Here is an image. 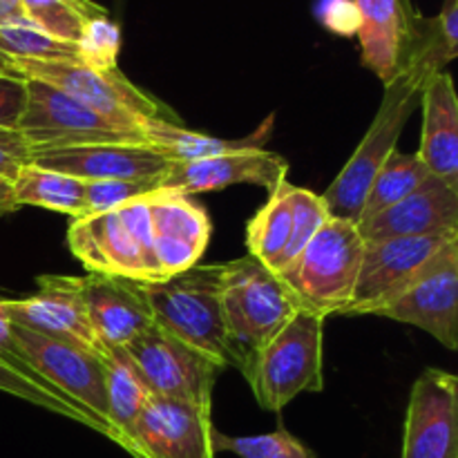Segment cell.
Returning <instances> with one entry per match:
<instances>
[{"instance_id": "obj_8", "label": "cell", "mask_w": 458, "mask_h": 458, "mask_svg": "<svg viewBox=\"0 0 458 458\" xmlns=\"http://www.w3.org/2000/svg\"><path fill=\"white\" fill-rule=\"evenodd\" d=\"M13 65L22 79L45 81L123 125L141 128L148 119L182 123L174 110L143 92L119 67L94 70L79 61H13Z\"/></svg>"}, {"instance_id": "obj_12", "label": "cell", "mask_w": 458, "mask_h": 458, "mask_svg": "<svg viewBox=\"0 0 458 458\" xmlns=\"http://www.w3.org/2000/svg\"><path fill=\"white\" fill-rule=\"evenodd\" d=\"M213 410L152 394L132 429V458H215Z\"/></svg>"}, {"instance_id": "obj_15", "label": "cell", "mask_w": 458, "mask_h": 458, "mask_svg": "<svg viewBox=\"0 0 458 458\" xmlns=\"http://www.w3.org/2000/svg\"><path fill=\"white\" fill-rule=\"evenodd\" d=\"M36 282L38 291L34 295L21 300H0V307L9 320L38 334L74 340L94 352H106L89 322L81 277L40 276Z\"/></svg>"}, {"instance_id": "obj_14", "label": "cell", "mask_w": 458, "mask_h": 458, "mask_svg": "<svg viewBox=\"0 0 458 458\" xmlns=\"http://www.w3.org/2000/svg\"><path fill=\"white\" fill-rule=\"evenodd\" d=\"M378 318L419 327L458 352V237Z\"/></svg>"}, {"instance_id": "obj_27", "label": "cell", "mask_w": 458, "mask_h": 458, "mask_svg": "<svg viewBox=\"0 0 458 458\" xmlns=\"http://www.w3.org/2000/svg\"><path fill=\"white\" fill-rule=\"evenodd\" d=\"M454 58H458V0H447L443 12L434 18L414 13L410 18L403 67L414 65L432 76L445 70Z\"/></svg>"}, {"instance_id": "obj_42", "label": "cell", "mask_w": 458, "mask_h": 458, "mask_svg": "<svg viewBox=\"0 0 458 458\" xmlns=\"http://www.w3.org/2000/svg\"><path fill=\"white\" fill-rule=\"evenodd\" d=\"M0 76H16V79H22V76L16 72L13 58L4 56L3 52H0Z\"/></svg>"}, {"instance_id": "obj_6", "label": "cell", "mask_w": 458, "mask_h": 458, "mask_svg": "<svg viewBox=\"0 0 458 458\" xmlns=\"http://www.w3.org/2000/svg\"><path fill=\"white\" fill-rule=\"evenodd\" d=\"M325 320L318 313L302 311L258 353L244 378L259 407L284 410L300 394L325 389L322 378V340Z\"/></svg>"}, {"instance_id": "obj_4", "label": "cell", "mask_w": 458, "mask_h": 458, "mask_svg": "<svg viewBox=\"0 0 458 458\" xmlns=\"http://www.w3.org/2000/svg\"><path fill=\"white\" fill-rule=\"evenodd\" d=\"M67 244L89 273L152 284L168 280L155 255L146 195L114 210L74 217Z\"/></svg>"}, {"instance_id": "obj_40", "label": "cell", "mask_w": 458, "mask_h": 458, "mask_svg": "<svg viewBox=\"0 0 458 458\" xmlns=\"http://www.w3.org/2000/svg\"><path fill=\"white\" fill-rule=\"evenodd\" d=\"M18 208H21V206H18L16 199H13L12 183L0 179V217H4V215L9 213H16Z\"/></svg>"}, {"instance_id": "obj_21", "label": "cell", "mask_w": 458, "mask_h": 458, "mask_svg": "<svg viewBox=\"0 0 458 458\" xmlns=\"http://www.w3.org/2000/svg\"><path fill=\"white\" fill-rule=\"evenodd\" d=\"M423 132L419 159L429 174L458 191V94L450 72L429 76L420 94Z\"/></svg>"}, {"instance_id": "obj_22", "label": "cell", "mask_w": 458, "mask_h": 458, "mask_svg": "<svg viewBox=\"0 0 458 458\" xmlns=\"http://www.w3.org/2000/svg\"><path fill=\"white\" fill-rule=\"evenodd\" d=\"M358 9L360 58L367 70L389 83L405 61L410 18L414 9L403 0H353Z\"/></svg>"}, {"instance_id": "obj_1", "label": "cell", "mask_w": 458, "mask_h": 458, "mask_svg": "<svg viewBox=\"0 0 458 458\" xmlns=\"http://www.w3.org/2000/svg\"><path fill=\"white\" fill-rule=\"evenodd\" d=\"M222 302L235 369L242 376L298 313L307 311L284 277L250 255L224 264Z\"/></svg>"}, {"instance_id": "obj_20", "label": "cell", "mask_w": 458, "mask_h": 458, "mask_svg": "<svg viewBox=\"0 0 458 458\" xmlns=\"http://www.w3.org/2000/svg\"><path fill=\"white\" fill-rule=\"evenodd\" d=\"M81 291L103 349L125 347L155 325L141 282L88 273L81 277Z\"/></svg>"}, {"instance_id": "obj_38", "label": "cell", "mask_w": 458, "mask_h": 458, "mask_svg": "<svg viewBox=\"0 0 458 458\" xmlns=\"http://www.w3.org/2000/svg\"><path fill=\"white\" fill-rule=\"evenodd\" d=\"M27 103V81L0 76V128L16 130Z\"/></svg>"}, {"instance_id": "obj_28", "label": "cell", "mask_w": 458, "mask_h": 458, "mask_svg": "<svg viewBox=\"0 0 458 458\" xmlns=\"http://www.w3.org/2000/svg\"><path fill=\"white\" fill-rule=\"evenodd\" d=\"M429 170L425 168L419 155H407V152L394 150L392 157L383 164V168L376 174L369 192H367L365 206H362V219H369L383 210L392 208L398 201L410 197L423 182H428Z\"/></svg>"}, {"instance_id": "obj_33", "label": "cell", "mask_w": 458, "mask_h": 458, "mask_svg": "<svg viewBox=\"0 0 458 458\" xmlns=\"http://www.w3.org/2000/svg\"><path fill=\"white\" fill-rule=\"evenodd\" d=\"M79 56L83 65L94 70H116L121 52V30L110 16H97L83 27L79 43Z\"/></svg>"}, {"instance_id": "obj_36", "label": "cell", "mask_w": 458, "mask_h": 458, "mask_svg": "<svg viewBox=\"0 0 458 458\" xmlns=\"http://www.w3.org/2000/svg\"><path fill=\"white\" fill-rule=\"evenodd\" d=\"M155 188L157 182H128V179L88 182V215L114 210L128 201L148 195Z\"/></svg>"}, {"instance_id": "obj_26", "label": "cell", "mask_w": 458, "mask_h": 458, "mask_svg": "<svg viewBox=\"0 0 458 458\" xmlns=\"http://www.w3.org/2000/svg\"><path fill=\"white\" fill-rule=\"evenodd\" d=\"M146 146L159 152L170 164H188V161L208 159V157L226 155V152L244 150V148L259 146L262 132L249 139H219L213 134L197 132L183 128L182 123H170L161 119H148L141 123Z\"/></svg>"}, {"instance_id": "obj_5", "label": "cell", "mask_w": 458, "mask_h": 458, "mask_svg": "<svg viewBox=\"0 0 458 458\" xmlns=\"http://www.w3.org/2000/svg\"><path fill=\"white\" fill-rule=\"evenodd\" d=\"M365 246L358 224L329 217L282 277L307 311L343 316L356 291Z\"/></svg>"}, {"instance_id": "obj_13", "label": "cell", "mask_w": 458, "mask_h": 458, "mask_svg": "<svg viewBox=\"0 0 458 458\" xmlns=\"http://www.w3.org/2000/svg\"><path fill=\"white\" fill-rule=\"evenodd\" d=\"M401 458H458V374L425 369L416 378Z\"/></svg>"}, {"instance_id": "obj_17", "label": "cell", "mask_w": 458, "mask_h": 458, "mask_svg": "<svg viewBox=\"0 0 458 458\" xmlns=\"http://www.w3.org/2000/svg\"><path fill=\"white\" fill-rule=\"evenodd\" d=\"M286 173H289V161L284 157L262 146H250L208 159L173 164L168 173L157 182V188L191 197L199 192L222 191L235 183H250L271 192L284 182Z\"/></svg>"}, {"instance_id": "obj_7", "label": "cell", "mask_w": 458, "mask_h": 458, "mask_svg": "<svg viewBox=\"0 0 458 458\" xmlns=\"http://www.w3.org/2000/svg\"><path fill=\"white\" fill-rule=\"evenodd\" d=\"M27 81V103L16 130L31 150L38 148L94 146V143H146L141 128L107 119L38 79Z\"/></svg>"}, {"instance_id": "obj_16", "label": "cell", "mask_w": 458, "mask_h": 458, "mask_svg": "<svg viewBox=\"0 0 458 458\" xmlns=\"http://www.w3.org/2000/svg\"><path fill=\"white\" fill-rule=\"evenodd\" d=\"M31 164L72 174L83 182H106V179L159 182L173 165L146 143L38 148L31 150Z\"/></svg>"}, {"instance_id": "obj_11", "label": "cell", "mask_w": 458, "mask_h": 458, "mask_svg": "<svg viewBox=\"0 0 458 458\" xmlns=\"http://www.w3.org/2000/svg\"><path fill=\"white\" fill-rule=\"evenodd\" d=\"M152 394L213 410V389L222 367L155 325L125 344Z\"/></svg>"}, {"instance_id": "obj_41", "label": "cell", "mask_w": 458, "mask_h": 458, "mask_svg": "<svg viewBox=\"0 0 458 458\" xmlns=\"http://www.w3.org/2000/svg\"><path fill=\"white\" fill-rule=\"evenodd\" d=\"M22 13L21 0H0V22L16 18Z\"/></svg>"}, {"instance_id": "obj_29", "label": "cell", "mask_w": 458, "mask_h": 458, "mask_svg": "<svg viewBox=\"0 0 458 458\" xmlns=\"http://www.w3.org/2000/svg\"><path fill=\"white\" fill-rule=\"evenodd\" d=\"M0 52L13 61H79L74 43L56 38L31 22L25 13L0 22Z\"/></svg>"}, {"instance_id": "obj_25", "label": "cell", "mask_w": 458, "mask_h": 458, "mask_svg": "<svg viewBox=\"0 0 458 458\" xmlns=\"http://www.w3.org/2000/svg\"><path fill=\"white\" fill-rule=\"evenodd\" d=\"M13 199L21 206L83 217L88 215V182L56 170L27 164L12 182Z\"/></svg>"}, {"instance_id": "obj_19", "label": "cell", "mask_w": 458, "mask_h": 458, "mask_svg": "<svg viewBox=\"0 0 458 458\" xmlns=\"http://www.w3.org/2000/svg\"><path fill=\"white\" fill-rule=\"evenodd\" d=\"M365 242L394 237H456L458 191L429 174L410 197L392 208L358 222Z\"/></svg>"}, {"instance_id": "obj_37", "label": "cell", "mask_w": 458, "mask_h": 458, "mask_svg": "<svg viewBox=\"0 0 458 458\" xmlns=\"http://www.w3.org/2000/svg\"><path fill=\"white\" fill-rule=\"evenodd\" d=\"M31 164V148L18 130L0 128V179L12 183Z\"/></svg>"}, {"instance_id": "obj_35", "label": "cell", "mask_w": 458, "mask_h": 458, "mask_svg": "<svg viewBox=\"0 0 458 458\" xmlns=\"http://www.w3.org/2000/svg\"><path fill=\"white\" fill-rule=\"evenodd\" d=\"M0 362H3L4 367H9L12 371H16V374L22 376L25 380H30V383L38 385L40 389H45V392L52 394V396L61 398V401L72 403V405H76L79 410H83L79 403H74L72 398L63 396V394L58 392L56 387H52V385H49L47 380H45L43 376H40L38 371L31 367V362L27 360L25 352H22V347L18 344L16 335H13V325H12V320L7 318V313L3 311V307H0ZM83 411H85V414H89L88 410H83ZM89 416H92V414H89ZM92 419H94V416H92ZM94 420H97V419H94ZM97 423H98V420H97ZM98 425H101V423H98ZM101 428H103V425H101ZM103 437H106V428H103Z\"/></svg>"}, {"instance_id": "obj_34", "label": "cell", "mask_w": 458, "mask_h": 458, "mask_svg": "<svg viewBox=\"0 0 458 458\" xmlns=\"http://www.w3.org/2000/svg\"><path fill=\"white\" fill-rule=\"evenodd\" d=\"M0 392L9 394V396L22 398V401L31 403V405L40 407V410L61 414V416H65V419L76 420V423L94 429V432L103 434V428L92 419V416L85 414L83 410H79V407L72 405V403L52 396V394H47L45 389H40L38 385L30 383V380H25L22 376H18L16 371H12L9 367H4L3 362H0Z\"/></svg>"}, {"instance_id": "obj_18", "label": "cell", "mask_w": 458, "mask_h": 458, "mask_svg": "<svg viewBox=\"0 0 458 458\" xmlns=\"http://www.w3.org/2000/svg\"><path fill=\"white\" fill-rule=\"evenodd\" d=\"M157 262L165 277L197 267L210 242V217L192 197L155 188L146 195Z\"/></svg>"}, {"instance_id": "obj_31", "label": "cell", "mask_w": 458, "mask_h": 458, "mask_svg": "<svg viewBox=\"0 0 458 458\" xmlns=\"http://www.w3.org/2000/svg\"><path fill=\"white\" fill-rule=\"evenodd\" d=\"M215 452H231L240 458H318L286 429L258 437H226L215 432Z\"/></svg>"}, {"instance_id": "obj_23", "label": "cell", "mask_w": 458, "mask_h": 458, "mask_svg": "<svg viewBox=\"0 0 458 458\" xmlns=\"http://www.w3.org/2000/svg\"><path fill=\"white\" fill-rule=\"evenodd\" d=\"M107 371V401H110V420L119 437V447L134 456L132 429L143 407L150 401L152 389L139 371L125 347H106L103 352Z\"/></svg>"}, {"instance_id": "obj_24", "label": "cell", "mask_w": 458, "mask_h": 458, "mask_svg": "<svg viewBox=\"0 0 458 458\" xmlns=\"http://www.w3.org/2000/svg\"><path fill=\"white\" fill-rule=\"evenodd\" d=\"M291 233H293V183L284 179L276 191H271L267 204L253 215L246 226L249 255L280 276Z\"/></svg>"}, {"instance_id": "obj_9", "label": "cell", "mask_w": 458, "mask_h": 458, "mask_svg": "<svg viewBox=\"0 0 458 458\" xmlns=\"http://www.w3.org/2000/svg\"><path fill=\"white\" fill-rule=\"evenodd\" d=\"M13 335L31 367L63 396L72 398L83 410H88L106 428V437L119 445V437L110 420L107 371L103 353L74 340L45 335L18 325H13Z\"/></svg>"}, {"instance_id": "obj_3", "label": "cell", "mask_w": 458, "mask_h": 458, "mask_svg": "<svg viewBox=\"0 0 458 458\" xmlns=\"http://www.w3.org/2000/svg\"><path fill=\"white\" fill-rule=\"evenodd\" d=\"M428 79L429 74H425L423 70L405 65L398 72V76L385 83L383 101L369 130L358 143L347 165L322 192L331 217L347 219L353 224L360 222L367 192L385 161L392 157L394 150H398V139L410 116L414 114L416 106H420V94Z\"/></svg>"}, {"instance_id": "obj_32", "label": "cell", "mask_w": 458, "mask_h": 458, "mask_svg": "<svg viewBox=\"0 0 458 458\" xmlns=\"http://www.w3.org/2000/svg\"><path fill=\"white\" fill-rule=\"evenodd\" d=\"M329 217V208H327L322 195L307 191V188L293 186V233H291L289 249H286L284 259H282L280 276L298 259V255L307 249L309 242L325 226Z\"/></svg>"}, {"instance_id": "obj_43", "label": "cell", "mask_w": 458, "mask_h": 458, "mask_svg": "<svg viewBox=\"0 0 458 458\" xmlns=\"http://www.w3.org/2000/svg\"><path fill=\"white\" fill-rule=\"evenodd\" d=\"M456 237H458V235H456Z\"/></svg>"}, {"instance_id": "obj_10", "label": "cell", "mask_w": 458, "mask_h": 458, "mask_svg": "<svg viewBox=\"0 0 458 458\" xmlns=\"http://www.w3.org/2000/svg\"><path fill=\"white\" fill-rule=\"evenodd\" d=\"M456 237H394L367 242L352 304L343 316H378L405 293Z\"/></svg>"}, {"instance_id": "obj_30", "label": "cell", "mask_w": 458, "mask_h": 458, "mask_svg": "<svg viewBox=\"0 0 458 458\" xmlns=\"http://www.w3.org/2000/svg\"><path fill=\"white\" fill-rule=\"evenodd\" d=\"M21 4L22 13L40 30L74 45L92 18L107 13L94 0H21Z\"/></svg>"}, {"instance_id": "obj_2", "label": "cell", "mask_w": 458, "mask_h": 458, "mask_svg": "<svg viewBox=\"0 0 458 458\" xmlns=\"http://www.w3.org/2000/svg\"><path fill=\"white\" fill-rule=\"evenodd\" d=\"M224 264H197L168 280L143 284L159 327L222 369L235 367L222 302Z\"/></svg>"}, {"instance_id": "obj_39", "label": "cell", "mask_w": 458, "mask_h": 458, "mask_svg": "<svg viewBox=\"0 0 458 458\" xmlns=\"http://www.w3.org/2000/svg\"><path fill=\"white\" fill-rule=\"evenodd\" d=\"M318 18L327 30L340 36L358 34V9L353 0H320L316 9Z\"/></svg>"}]
</instances>
